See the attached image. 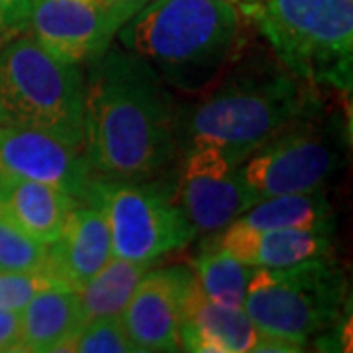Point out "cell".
Wrapping results in <instances>:
<instances>
[{
  "label": "cell",
  "instance_id": "obj_1",
  "mask_svg": "<svg viewBox=\"0 0 353 353\" xmlns=\"http://www.w3.org/2000/svg\"><path fill=\"white\" fill-rule=\"evenodd\" d=\"M88 63L83 148L94 175L152 179L179 143V116L165 83L138 55L112 46Z\"/></svg>",
  "mask_w": 353,
  "mask_h": 353
},
{
  "label": "cell",
  "instance_id": "obj_23",
  "mask_svg": "<svg viewBox=\"0 0 353 353\" xmlns=\"http://www.w3.org/2000/svg\"><path fill=\"white\" fill-rule=\"evenodd\" d=\"M53 287H63V285H59L46 269L0 271V310L20 312L38 292Z\"/></svg>",
  "mask_w": 353,
  "mask_h": 353
},
{
  "label": "cell",
  "instance_id": "obj_4",
  "mask_svg": "<svg viewBox=\"0 0 353 353\" xmlns=\"http://www.w3.org/2000/svg\"><path fill=\"white\" fill-rule=\"evenodd\" d=\"M281 65L312 87L352 90L353 0H240Z\"/></svg>",
  "mask_w": 353,
  "mask_h": 353
},
{
  "label": "cell",
  "instance_id": "obj_22",
  "mask_svg": "<svg viewBox=\"0 0 353 353\" xmlns=\"http://www.w3.org/2000/svg\"><path fill=\"white\" fill-rule=\"evenodd\" d=\"M48 259V245L34 240L0 214V271H38Z\"/></svg>",
  "mask_w": 353,
  "mask_h": 353
},
{
  "label": "cell",
  "instance_id": "obj_18",
  "mask_svg": "<svg viewBox=\"0 0 353 353\" xmlns=\"http://www.w3.org/2000/svg\"><path fill=\"white\" fill-rule=\"evenodd\" d=\"M252 230H316L332 234L334 212L324 189L267 196L236 218Z\"/></svg>",
  "mask_w": 353,
  "mask_h": 353
},
{
  "label": "cell",
  "instance_id": "obj_5",
  "mask_svg": "<svg viewBox=\"0 0 353 353\" xmlns=\"http://www.w3.org/2000/svg\"><path fill=\"white\" fill-rule=\"evenodd\" d=\"M0 126L41 130L83 148L85 77L28 36L0 48Z\"/></svg>",
  "mask_w": 353,
  "mask_h": 353
},
{
  "label": "cell",
  "instance_id": "obj_24",
  "mask_svg": "<svg viewBox=\"0 0 353 353\" xmlns=\"http://www.w3.org/2000/svg\"><path fill=\"white\" fill-rule=\"evenodd\" d=\"M22 318L20 312L0 310V353L20 352Z\"/></svg>",
  "mask_w": 353,
  "mask_h": 353
},
{
  "label": "cell",
  "instance_id": "obj_15",
  "mask_svg": "<svg viewBox=\"0 0 353 353\" xmlns=\"http://www.w3.org/2000/svg\"><path fill=\"white\" fill-rule=\"evenodd\" d=\"M328 232L316 230H252L240 222H230L216 232L210 245L252 267H289L312 257L330 255Z\"/></svg>",
  "mask_w": 353,
  "mask_h": 353
},
{
  "label": "cell",
  "instance_id": "obj_21",
  "mask_svg": "<svg viewBox=\"0 0 353 353\" xmlns=\"http://www.w3.org/2000/svg\"><path fill=\"white\" fill-rule=\"evenodd\" d=\"M71 353H138L120 316L99 318L83 324L63 345Z\"/></svg>",
  "mask_w": 353,
  "mask_h": 353
},
{
  "label": "cell",
  "instance_id": "obj_19",
  "mask_svg": "<svg viewBox=\"0 0 353 353\" xmlns=\"http://www.w3.org/2000/svg\"><path fill=\"white\" fill-rule=\"evenodd\" d=\"M150 267L152 265L114 255L94 277L87 281L81 289H77L83 324L99 318L122 314L132 292L138 287L139 279Z\"/></svg>",
  "mask_w": 353,
  "mask_h": 353
},
{
  "label": "cell",
  "instance_id": "obj_12",
  "mask_svg": "<svg viewBox=\"0 0 353 353\" xmlns=\"http://www.w3.org/2000/svg\"><path fill=\"white\" fill-rule=\"evenodd\" d=\"M26 26L46 50L77 65L99 57L116 36L102 0H34Z\"/></svg>",
  "mask_w": 353,
  "mask_h": 353
},
{
  "label": "cell",
  "instance_id": "obj_9",
  "mask_svg": "<svg viewBox=\"0 0 353 353\" xmlns=\"http://www.w3.org/2000/svg\"><path fill=\"white\" fill-rule=\"evenodd\" d=\"M175 199L196 234L212 236L250 210L259 196L243 185L222 152L202 143H189L179 171Z\"/></svg>",
  "mask_w": 353,
  "mask_h": 353
},
{
  "label": "cell",
  "instance_id": "obj_27",
  "mask_svg": "<svg viewBox=\"0 0 353 353\" xmlns=\"http://www.w3.org/2000/svg\"><path fill=\"white\" fill-rule=\"evenodd\" d=\"M0 30H8L6 28V4H4V0H0Z\"/></svg>",
  "mask_w": 353,
  "mask_h": 353
},
{
  "label": "cell",
  "instance_id": "obj_7",
  "mask_svg": "<svg viewBox=\"0 0 353 353\" xmlns=\"http://www.w3.org/2000/svg\"><path fill=\"white\" fill-rule=\"evenodd\" d=\"M88 204L99 206L108 222L116 257L152 265L185 248L194 232L175 192L148 181H97Z\"/></svg>",
  "mask_w": 353,
  "mask_h": 353
},
{
  "label": "cell",
  "instance_id": "obj_16",
  "mask_svg": "<svg viewBox=\"0 0 353 353\" xmlns=\"http://www.w3.org/2000/svg\"><path fill=\"white\" fill-rule=\"evenodd\" d=\"M79 201L63 190L24 179H0V214L50 245Z\"/></svg>",
  "mask_w": 353,
  "mask_h": 353
},
{
  "label": "cell",
  "instance_id": "obj_14",
  "mask_svg": "<svg viewBox=\"0 0 353 353\" xmlns=\"http://www.w3.org/2000/svg\"><path fill=\"white\" fill-rule=\"evenodd\" d=\"M261 332L243 312L228 308L204 296L196 279H192L179 326L181 350L194 353L253 352Z\"/></svg>",
  "mask_w": 353,
  "mask_h": 353
},
{
  "label": "cell",
  "instance_id": "obj_26",
  "mask_svg": "<svg viewBox=\"0 0 353 353\" xmlns=\"http://www.w3.org/2000/svg\"><path fill=\"white\" fill-rule=\"evenodd\" d=\"M6 4V28L18 30L28 24V12L34 0H4Z\"/></svg>",
  "mask_w": 353,
  "mask_h": 353
},
{
  "label": "cell",
  "instance_id": "obj_10",
  "mask_svg": "<svg viewBox=\"0 0 353 353\" xmlns=\"http://www.w3.org/2000/svg\"><path fill=\"white\" fill-rule=\"evenodd\" d=\"M0 179H24L88 204L99 176L85 152L41 130L0 126Z\"/></svg>",
  "mask_w": 353,
  "mask_h": 353
},
{
  "label": "cell",
  "instance_id": "obj_17",
  "mask_svg": "<svg viewBox=\"0 0 353 353\" xmlns=\"http://www.w3.org/2000/svg\"><path fill=\"white\" fill-rule=\"evenodd\" d=\"M20 352H61L71 336L83 326L77 290L65 287H53L38 292L20 310Z\"/></svg>",
  "mask_w": 353,
  "mask_h": 353
},
{
  "label": "cell",
  "instance_id": "obj_11",
  "mask_svg": "<svg viewBox=\"0 0 353 353\" xmlns=\"http://www.w3.org/2000/svg\"><path fill=\"white\" fill-rule=\"evenodd\" d=\"M192 279L187 267L148 269L139 279L120 314L138 353L181 352L179 326Z\"/></svg>",
  "mask_w": 353,
  "mask_h": 353
},
{
  "label": "cell",
  "instance_id": "obj_6",
  "mask_svg": "<svg viewBox=\"0 0 353 353\" xmlns=\"http://www.w3.org/2000/svg\"><path fill=\"white\" fill-rule=\"evenodd\" d=\"M347 281L330 255L289 267H255L243 312L263 334L304 345L338 320Z\"/></svg>",
  "mask_w": 353,
  "mask_h": 353
},
{
  "label": "cell",
  "instance_id": "obj_3",
  "mask_svg": "<svg viewBox=\"0 0 353 353\" xmlns=\"http://www.w3.org/2000/svg\"><path fill=\"white\" fill-rule=\"evenodd\" d=\"M179 118V138L222 152L234 165L287 128L312 118L314 87L273 63L236 65Z\"/></svg>",
  "mask_w": 353,
  "mask_h": 353
},
{
  "label": "cell",
  "instance_id": "obj_2",
  "mask_svg": "<svg viewBox=\"0 0 353 353\" xmlns=\"http://www.w3.org/2000/svg\"><path fill=\"white\" fill-rule=\"evenodd\" d=\"M116 36L165 85L190 94L214 87L243 48L241 12L230 0H152Z\"/></svg>",
  "mask_w": 353,
  "mask_h": 353
},
{
  "label": "cell",
  "instance_id": "obj_13",
  "mask_svg": "<svg viewBox=\"0 0 353 353\" xmlns=\"http://www.w3.org/2000/svg\"><path fill=\"white\" fill-rule=\"evenodd\" d=\"M114 257L108 222L99 206L79 202L48 245L43 269L67 289H81Z\"/></svg>",
  "mask_w": 353,
  "mask_h": 353
},
{
  "label": "cell",
  "instance_id": "obj_20",
  "mask_svg": "<svg viewBox=\"0 0 353 353\" xmlns=\"http://www.w3.org/2000/svg\"><path fill=\"white\" fill-rule=\"evenodd\" d=\"M253 269L214 245H206L194 261V279L210 301L228 308H243Z\"/></svg>",
  "mask_w": 353,
  "mask_h": 353
},
{
  "label": "cell",
  "instance_id": "obj_25",
  "mask_svg": "<svg viewBox=\"0 0 353 353\" xmlns=\"http://www.w3.org/2000/svg\"><path fill=\"white\" fill-rule=\"evenodd\" d=\"M152 0H102L104 10H106L110 22L116 28V34H118V30L126 24L130 18H134Z\"/></svg>",
  "mask_w": 353,
  "mask_h": 353
},
{
  "label": "cell",
  "instance_id": "obj_8",
  "mask_svg": "<svg viewBox=\"0 0 353 353\" xmlns=\"http://www.w3.org/2000/svg\"><path fill=\"white\" fill-rule=\"evenodd\" d=\"M312 118L296 122L265 141L238 167L243 185L259 201L324 189L336 171L340 159L336 141L326 130L312 124Z\"/></svg>",
  "mask_w": 353,
  "mask_h": 353
}]
</instances>
